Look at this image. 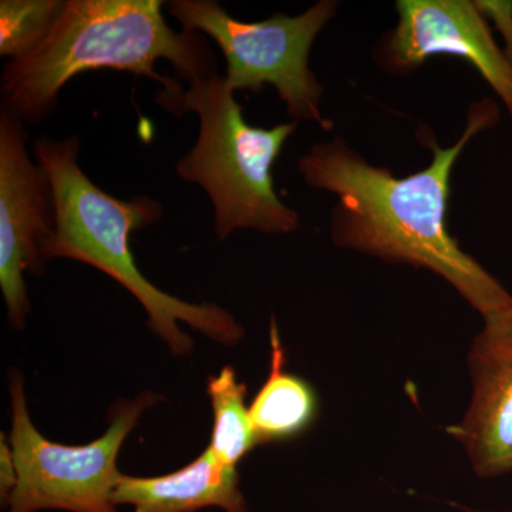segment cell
Returning a JSON list of instances; mask_svg holds the SVG:
<instances>
[{
  "label": "cell",
  "mask_w": 512,
  "mask_h": 512,
  "mask_svg": "<svg viewBox=\"0 0 512 512\" xmlns=\"http://www.w3.org/2000/svg\"><path fill=\"white\" fill-rule=\"evenodd\" d=\"M168 12L185 32H198L217 43L227 60L224 74L234 92L261 93L275 87L292 121H312L332 130L320 110L323 86L309 67L316 37L335 18L338 2L320 0L298 16L279 15L262 22L232 18L215 0H173Z\"/></svg>",
  "instance_id": "cell-5"
},
{
  "label": "cell",
  "mask_w": 512,
  "mask_h": 512,
  "mask_svg": "<svg viewBox=\"0 0 512 512\" xmlns=\"http://www.w3.org/2000/svg\"><path fill=\"white\" fill-rule=\"evenodd\" d=\"M10 394L9 443L18 481L6 512H119L114 504L121 477L117 457L140 417L156 403V394L143 393L114 407L106 433L84 446L53 443L36 429L18 373L10 379Z\"/></svg>",
  "instance_id": "cell-6"
},
{
  "label": "cell",
  "mask_w": 512,
  "mask_h": 512,
  "mask_svg": "<svg viewBox=\"0 0 512 512\" xmlns=\"http://www.w3.org/2000/svg\"><path fill=\"white\" fill-rule=\"evenodd\" d=\"M164 5L161 0H66L42 45L3 69L2 110L22 123H42L57 109L70 80L101 69L148 77L163 89L175 80L156 72L161 59L187 83L217 73L204 35L174 32L165 23Z\"/></svg>",
  "instance_id": "cell-2"
},
{
  "label": "cell",
  "mask_w": 512,
  "mask_h": 512,
  "mask_svg": "<svg viewBox=\"0 0 512 512\" xmlns=\"http://www.w3.org/2000/svg\"><path fill=\"white\" fill-rule=\"evenodd\" d=\"M77 137L35 141L36 163L45 168L55 192L56 228L43 258L73 259L99 269L123 286L146 309L148 325L171 352L185 356L192 340L180 323L225 346H235L245 330L215 303H188L161 291L141 274L130 237L164 217L160 201L147 195L121 200L101 190L79 165Z\"/></svg>",
  "instance_id": "cell-3"
},
{
  "label": "cell",
  "mask_w": 512,
  "mask_h": 512,
  "mask_svg": "<svg viewBox=\"0 0 512 512\" xmlns=\"http://www.w3.org/2000/svg\"><path fill=\"white\" fill-rule=\"evenodd\" d=\"M399 22L376 49V62L406 76L434 56L467 60L512 116V63L495 42L487 18L471 0H399Z\"/></svg>",
  "instance_id": "cell-8"
},
{
  "label": "cell",
  "mask_w": 512,
  "mask_h": 512,
  "mask_svg": "<svg viewBox=\"0 0 512 512\" xmlns=\"http://www.w3.org/2000/svg\"><path fill=\"white\" fill-rule=\"evenodd\" d=\"M477 8L487 19L494 20L495 26L501 30L507 40L508 60L512 63V2H488L476 0Z\"/></svg>",
  "instance_id": "cell-14"
},
{
  "label": "cell",
  "mask_w": 512,
  "mask_h": 512,
  "mask_svg": "<svg viewBox=\"0 0 512 512\" xmlns=\"http://www.w3.org/2000/svg\"><path fill=\"white\" fill-rule=\"evenodd\" d=\"M26 141L25 123L0 111V288L15 329L25 328L30 313L25 274L45 272L43 248L56 228L52 181Z\"/></svg>",
  "instance_id": "cell-7"
},
{
  "label": "cell",
  "mask_w": 512,
  "mask_h": 512,
  "mask_svg": "<svg viewBox=\"0 0 512 512\" xmlns=\"http://www.w3.org/2000/svg\"><path fill=\"white\" fill-rule=\"evenodd\" d=\"M271 369L249 407L258 444L295 439L315 423L318 396L311 384L285 370V349L275 319L271 322Z\"/></svg>",
  "instance_id": "cell-11"
},
{
  "label": "cell",
  "mask_w": 512,
  "mask_h": 512,
  "mask_svg": "<svg viewBox=\"0 0 512 512\" xmlns=\"http://www.w3.org/2000/svg\"><path fill=\"white\" fill-rule=\"evenodd\" d=\"M18 481L16 474L15 458H13L12 447L6 443L5 436L0 441V498L2 507H8L10 497Z\"/></svg>",
  "instance_id": "cell-15"
},
{
  "label": "cell",
  "mask_w": 512,
  "mask_h": 512,
  "mask_svg": "<svg viewBox=\"0 0 512 512\" xmlns=\"http://www.w3.org/2000/svg\"><path fill=\"white\" fill-rule=\"evenodd\" d=\"M114 504L130 505L133 512H197L211 507L249 512L237 468L221 464L208 447L190 464L165 476L121 474Z\"/></svg>",
  "instance_id": "cell-10"
},
{
  "label": "cell",
  "mask_w": 512,
  "mask_h": 512,
  "mask_svg": "<svg viewBox=\"0 0 512 512\" xmlns=\"http://www.w3.org/2000/svg\"><path fill=\"white\" fill-rule=\"evenodd\" d=\"M467 360L470 406L447 431L478 477L504 476L512 473V308L484 318Z\"/></svg>",
  "instance_id": "cell-9"
},
{
  "label": "cell",
  "mask_w": 512,
  "mask_h": 512,
  "mask_svg": "<svg viewBox=\"0 0 512 512\" xmlns=\"http://www.w3.org/2000/svg\"><path fill=\"white\" fill-rule=\"evenodd\" d=\"M247 392V386L239 382L237 372L229 366L208 380L207 393L214 412V427L208 448L227 467L237 468L239 461L258 446L245 404Z\"/></svg>",
  "instance_id": "cell-12"
},
{
  "label": "cell",
  "mask_w": 512,
  "mask_h": 512,
  "mask_svg": "<svg viewBox=\"0 0 512 512\" xmlns=\"http://www.w3.org/2000/svg\"><path fill=\"white\" fill-rule=\"evenodd\" d=\"M234 93L218 73L188 83V89L175 82L158 92L161 109L180 117L190 111L200 119L197 143L175 171L207 192L221 241L238 229L291 234L301 228V218L276 194L272 168L298 123L251 126Z\"/></svg>",
  "instance_id": "cell-4"
},
{
  "label": "cell",
  "mask_w": 512,
  "mask_h": 512,
  "mask_svg": "<svg viewBox=\"0 0 512 512\" xmlns=\"http://www.w3.org/2000/svg\"><path fill=\"white\" fill-rule=\"evenodd\" d=\"M66 0H2L0 56L10 60L28 56L52 32Z\"/></svg>",
  "instance_id": "cell-13"
},
{
  "label": "cell",
  "mask_w": 512,
  "mask_h": 512,
  "mask_svg": "<svg viewBox=\"0 0 512 512\" xmlns=\"http://www.w3.org/2000/svg\"><path fill=\"white\" fill-rule=\"evenodd\" d=\"M497 119L494 101H477L468 110L463 134L447 148L439 146L430 128H420L417 137L433 158L423 170L406 177L370 164L343 138L313 144L299 158L298 170L309 187L338 197L330 225L333 244L434 272L483 319L512 308L511 293L463 251L447 228L457 160L467 144Z\"/></svg>",
  "instance_id": "cell-1"
}]
</instances>
